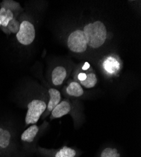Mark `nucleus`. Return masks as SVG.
Returning a JSON list of instances; mask_svg holds the SVG:
<instances>
[{
    "label": "nucleus",
    "mask_w": 141,
    "mask_h": 157,
    "mask_svg": "<svg viewBox=\"0 0 141 157\" xmlns=\"http://www.w3.org/2000/svg\"><path fill=\"white\" fill-rule=\"evenodd\" d=\"M87 46L98 48L103 45L107 38V30L104 23L96 21L86 25L84 27Z\"/></svg>",
    "instance_id": "nucleus-1"
},
{
    "label": "nucleus",
    "mask_w": 141,
    "mask_h": 157,
    "mask_svg": "<svg viewBox=\"0 0 141 157\" xmlns=\"http://www.w3.org/2000/svg\"><path fill=\"white\" fill-rule=\"evenodd\" d=\"M14 141L11 131L0 125V156L13 157L14 153Z\"/></svg>",
    "instance_id": "nucleus-3"
},
{
    "label": "nucleus",
    "mask_w": 141,
    "mask_h": 157,
    "mask_svg": "<svg viewBox=\"0 0 141 157\" xmlns=\"http://www.w3.org/2000/svg\"><path fill=\"white\" fill-rule=\"evenodd\" d=\"M49 94V101L47 104L46 109L44 113L46 115L50 113L53 109L61 102V93L58 90L55 88H50L48 90Z\"/></svg>",
    "instance_id": "nucleus-9"
},
{
    "label": "nucleus",
    "mask_w": 141,
    "mask_h": 157,
    "mask_svg": "<svg viewBox=\"0 0 141 157\" xmlns=\"http://www.w3.org/2000/svg\"><path fill=\"white\" fill-rule=\"evenodd\" d=\"M89 67H90V64L89 63V62H85L84 65H83V67H82V70H84V71H86V70L89 69Z\"/></svg>",
    "instance_id": "nucleus-19"
},
{
    "label": "nucleus",
    "mask_w": 141,
    "mask_h": 157,
    "mask_svg": "<svg viewBox=\"0 0 141 157\" xmlns=\"http://www.w3.org/2000/svg\"><path fill=\"white\" fill-rule=\"evenodd\" d=\"M15 17V14L10 10L3 6L0 8V24L2 28L6 27L9 22Z\"/></svg>",
    "instance_id": "nucleus-11"
},
{
    "label": "nucleus",
    "mask_w": 141,
    "mask_h": 157,
    "mask_svg": "<svg viewBox=\"0 0 141 157\" xmlns=\"http://www.w3.org/2000/svg\"><path fill=\"white\" fill-rule=\"evenodd\" d=\"M0 27H1V24H0Z\"/></svg>",
    "instance_id": "nucleus-20"
},
{
    "label": "nucleus",
    "mask_w": 141,
    "mask_h": 157,
    "mask_svg": "<svg viewBox=\"0 0 141 157\" xmlns=\"http://www.w3.org/2000/svg\"><path fill=\"white\" fill-rule=\"evenodd\" d=\"M20 22L15 17L14 19L11 20L7 27L5 28H2V30L6 34H10V33H14L17 34V32L19 30Z\"/></svg>",
    "instance_id": "nucleus-13"
},
{
    "label": "nucleus",
    "mask_w": 141,
    "mask_h": 157,
    "mask_svg": "<svg viewBox=\"0 0 141 157\" xmlns=\"http://www.w3.org/2000/svg\"><path fill=\"white\" fill-rule=\"evenodd\" d=\"M121 154L116 148L107 147L102 150L99 157H120Z\"/></svg>",
    "instance_id": "nucleus-17"
},
{
    "label": "nucleus",
    "mask_w": 141,
    "mask_h": 157,
    "mask_svg": "<svg viewBox=\"0 0 141 157\" xmlns=\"http://www.w3.org/2000/svg\"><path fill=\"white\" fill-rule=\"evenodd\" d=\"M86 75L87 74H85V73H82V72H81L78 76H77V78L79 81H84L85 78H86Z\"/></svg>",
    "instance_id": "nucleus-18"
},
{
    "label": "nucleus",
    "mask_w": 141,
    "mask_h": 157,
    "mask_svg": "<svg viewBox=\"0 0 141 157\" xmlns=\"http://www.w3.org/2000/svg\"><path fill=\"white\" fill-rule=\"evenodd\" d=\"M67 46L75 53L84 52L87 48V44L83 30H77L72 32L67 39Z\"/></svg>",
    "instance_id": "nucleus-5"
},
{
    "label": "nucleus",
    "mask_w": 141,
    "mask_h": 157,
    "mask_svg": "<svg viewBox=\"0 0 141 157\" xmlns=\"http://www.w3.org/2000/svg\"><path fill=\"white\" fill-rule=\"evenodd\" d=\"M0 5H1V6H3L10 10L14 14L15 13V14H18L22 9L20 5L14 1H8V0L3 1Z\"/></svg>",
    "instance_id": "nucleus-16"
},
{
    "label": "nucleus",
    "mask_w": 141,
    "mask_h": 157,
    "mask_svg": "<svg viewBox=\"0 0 141 157\" xmlns=\"http://www.w3.org/2000/svg\"><path fill=\"white\" fill-rule=\"evenodd\" d=\"M104 68L109 73H112L118 71L119 64L117 60L114 58H108L104 63Z\"/></svg>",
    "instance_id": "nucleus-15"
},
{
    "label": "nucleus",
    "mask_w": 141,
    "mask_h": 157,
    "mask_svg": "<svg viewBox=\"0 0 141 157\" xmlns=\"http://www.w3.org/2000/svg\"><path fill=\"white\" fill-rule=\"evenodd\" d=\"M40 128L36 124H31L22 133L20 136V140L25 144L32 145L35 141L36 137L39 132Z\"/></svg>",
    "instance_id": "nucleus-7"
},
{
    "label": "nucleus",
    "mask_w": 141,
    "mask_h": 157,
    "mask_svg": "<svg viewBox=\"0 0 141 157\" xmlns=\"http://www.w3.org/2000/svg\"><path fill=\"white\" fill-rule=\"evenodd\" d=\"M72 109L70 104L67 101H62L51 111V120L58 119L68 114Z\"/></svg>",
    "instance_id": "nucleus-8"
},
{
    "label": "nucleus",
    "mask_w": 141,
    "mask_h": 157,
    "mask_svg": "<svg viewBox=\"0 0 141 157\" xmlns=\"http://www.w3.org/2000/svg\"><path fill=\"white\" fill-rule=\"evenodd\" d=\"M67 77V71L65 67L62 66L56 67L51 73V80L52 83L58 86L63 84L64 80Z\"/></svg>",
    "instance_id": "nucleus-10"
},
{
    "label": "nucleus",
    "mask_w": 141,
    "mask_h": 157,
    "mask_svg": "<svg viewBox=\"0 0 141 157\" xmlns=\"http://www.w3.org/2000/svg\"><path fill=\"white\" fill-rule=\"evenodd\" d=\"M66 93L70 96L79 98L84 94V89L79 83L77 82H72L67 86Z\"/></svg>",
    "instance_id": "nucleus-12"
},
{
    "label": "nucleus",
    "mask_w": 141,
    "mask_h": 157,
    "mask_svg": "<svg viewBox=\"0 0 141 157\" xmlns=\"http://www.w3.org/2000/svg\"><path fill=\"white\" fill-rule=\"evenodd\" d=\"M38 151L41 154L49 157H76L77 155L76 150L67 146L61 147L54 153H51L49 150L42 148H38Z\"/></svg>",
    "instance_id": "nucleus-6"
},
{
    "label": "nucleus",
    "mask_w": 141,
    "mask_h": 157,
    "mask_svg": "<svg viewBox=\"0 0 141 157\" xmlns=\"http://www.w3.org/2000/svg\"><path fill=\"white\" fill-rule=\"evenodd\" d=\"M97 82V76L94 73H89L87 74L85 79L83 81H80L81 84L87 89L94 87L96 85Z\"/></svg>",
    "instance_id": "nucleus-14"
},
{
    "label": "nucleus",
    "mask_w": 141,
    "mask_h": 157,
    "mask_svg": "<svg viewBox=\"0 0 141 157\" xmlns=\"http://www.w3.org/2000/svg\"><path fill=\"white\" fill-rule=\"evenodd\" d=\"M47 104L42 99H34L27 104V111L25 117L26 125L36 124L44 113Z\"/></svg>",
    "instance_id": "nucleus-2"
},
{
    "label": "nucleus",
    "mask_w": 141,
    "mask_h": 157,
    "mask_svg": "<svg viewBox=\"0 0 141 157\" xmlns=\"http://www.w3.org/2000/svg\"><path fill=\"white\" fill-rule=\"evenodd\" d=\"M35 37V30L33 23L29 20L20 22L19 30L16 34L18 42L23 45H29L34 42Z\"/></svg>",
    "instance_id": "nucleus-4"
}]
</instances>
